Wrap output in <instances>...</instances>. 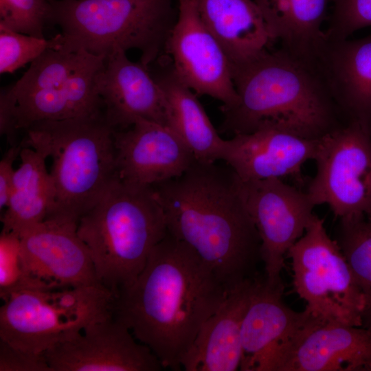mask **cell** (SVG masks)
<instances>
[{"label": "cell", "instance_id": "15", "mask_svg": "<svg viewBox=\"0 0 371 371\" xmlns=\"http://www.w3.org/2000/svg\"><path fill=\"white\" fill-rule=\"evenodd\" d=\"M77 228L76 221L52 217L19 235L27 268L49 289L102 286Z\"/></svg>", "mask_w": 371, "mask_h": 371}, {"label": "cell", "instance_id": "31", "mask_svg": "<svg viewBox=\"0 0 371 371\" xmlns=\"http://www.w3.org/2000/svg\"><path fill=\"white\" fill-rule=\"evenodd\" d=\"M0 371H52L43 354L23 350L0 339Z\"/></svg>", "mask_w": 371, "mask_h": 371}, {"label": "cell", "instance_id": "25", "mask_svg": "<svg viewBox=\"0 0 371 371\" xmlns=\"http://www.w3.org/2000/svg\"><path fill=\"white\" fill-rule=\"evenodd\" d=\"M8 205L1 215L3 231L18 235L43 221L54 210L56 193L47 157L22 146Z\"/></svg>", "mask_w": 371, "mask_h": 371}, {"label": "cell", "instance_id": "20", "mask_svg": "<svg viewBox=\"0 0 371 371\" xmlns=\"http://www.w3.org/2000/svg\"><path fill=\"white\" fill-rule=\"evenodd\" d=\"M315 65L346 122L371 131V34L325 42Z\"/></svg>", "mask_w": 371, "mask_h": 371}, {"label": "cell", "instance_id": "4", "mask_svg": "<svg viewBox=\"0 0 371 371\" xmlns=\"http://www.w3.org/2000/svg\"><path fill=\"white\" fill-rule=\"evenodd\" d=\"M77 231L89 249L98 282L115 298L133 283L168 234L153 187L118 177L79 219Z\"/></svg>", "mask_w": 371, "mask_h": 371}, {"label": "cell", "instance_id": "22", "mask_svg": "<svg viewBox=\"0 0 371 371\" xmlns=\"http://www.w3.org/2000/svg\"><path fill=\"white\" fill-rule=\"evenodd\" d=\"M285 371H371V329L323 324L304 339Z\"/></svg>", "mask_w": 371, "mask_h": 371}, {"label": "cell", "instance_id": "32", "mask_svg": "<svg viewBox=\"0 0 371 371\" xmlns=\"http://www.w3.org/2000/svg\"><path fill=\"white\" fill-rule=\"evenodd\" d=\"M22 145L14 144L5 153L0 161V210L6 208L11 193L14 173V162L19 157Z\"/></svg>", "mask_w": 371, "mask_h": 371}, {"label": "cell", "instance_id": "16", "mask_svg": "<svg viewBox=\"0 0 371 371\" xmlns=\"http://www.w3.org/2000/svg\"><path fill=\"white\" fill-rule=\"evenodd\" d=\"M116 172L128 183L153 186L180 176L196 159L166 125L139 120L114 131Z\"/></svg>", "mask_w": 371, "mask_h": 371}, {"label": "cell", "instance_id": "10", "mask_svg": "<svg viewBox=\"0 0 371 371\" xmlns=\"http://www.w3.org/2000/svg\"><path fill=\"white\" fill-rule=\"evenodd\" d=\"M306 192L341 218H371V131L349 121L319 139Z\"/></svg>", "mask_w": 371, "mask_h": 371}, {"label": "cell", "instance_id": "21", "mask_svg": "<svg viewBox=\"0 0 371 371\" xmlns=\"http://www.w3.org/2000/svg\"><path fill=\"white\" fill-rule=\"evenodd\" d=\"M153 63L155 66L150 72L163 94L167 126L196 160H221L225 139L214 128L196 93L177 75L168 55H161Z\"/></svg>", "mask_w": 371, "mask_h": 371}, {"label": "cell", "instance_id": "9", "mask_svg": "<svg viewBox=\"0 0 371 371\" xmlns=\"http://www.w3.org/2000/svg\"><path fill=\"white\" fill-rule=\"evenodd\" d=\"M293 285L305 309L324 323L361 326L363 294L338 243L316 214L289 249Z\"/></svg>", "mask_w": 371, "mask_h": 371}, {"label": "cell", "instance_id": "23", "mask_svg": "<svg viewBox=\"0 0 371 371\" xmlns=\"http://www.w3.org/2000/svg\"><path fill=\"white\" fill-rule=\"evenodd\" d=\"M199 15L232 66L269 49L274 40L252 0H196Z\"/></svg>", "mask_w": 371, "mask_h": 371}, {"label": "cell", "instance_id": "7", "mask_svg": "<svg viewBox=\"0 0 371 371\" xmlns=\"http://www.w3.org/2000/svg\"><path fill=\"white\" fill-rule=\"evenodd\" d=\"M62 48L107 56L135 49L150 66L165 54L177 18V0H50Z\"/></svg>", "mask_w": 371, "mask_h": 371}, {"label": "cell", "instance_id": "19", "mask_svg": "<svg viewBox=\"0 0 371 371\" xmlns=\"http://www.w3.org/2000/svg\"><path fill=\"white\" fill-rule=\"evenodd\" d=\"M262 278H248L229 290L218 308L200 328L181 360V368L186 371L240 368L243 322Z\"/></svg>", "mask_w": 371, "mask_h": 371}, {"label": "cell", "instance_id": "2", "mask_svg": "<svg viewBox=\"0 0 371 371\" xmlns=\"http://www.w3.org/2000/svg\"><path fill=\"white\" fill-rule=\"evenodd\" d=\"M196 159L182 175L153 186L168 232L192 248L229 291L258 275L261 241L227 166Z\"/></svg>", "mask_w": 371, "mask_h": 371}, {"label": "cell", "instance_id": "6", "mask_svg": "<svg viewBox=\"0 0 371 371\" xmlns=\"http://www.w3.org/2000/svg\"><path fill=\"white\" fill-rule=\"evenodd\" d=\"M105 58L85 50H46L1 91V135L13 145L16 133L34 124L103 115L97 78Z\"/></svg>", "mask_w": 371, "mask_h": 371}, {"label": "cell", "instance_id": "26", "mask_svg": "<svg viewBox=\"0 0 371 371\" xmlns=\"http://www.w3.org/2000/svg\"><path fill=\"white\" fill-rule=\"evenodd\" d=\"M363 294L361 326L371 329V224L366 217L339 219L337 238Z\"/></svg>", "mask_w": 371, "mask_h": 371}, {"label": "cell", "instance_id": "33", "mask_svg": "<svg viewBox=\"0 0 371 371\" xmlns=\"http://www.w3.org/2000/svg\"><path fill=\"white\" fill-rule=\"evenodd\" d=\"M368 220H369V221H370V223L371 224V218H370V219H368Z\"/></svg>", "mask_w": 371, "mask_h": 371}, {"label": "cell", "instance_id": "14", "mask_svg": "<svg viewBox=\"0 0 371 371\" xmlns=\"http://www.w3.org/2000/svg\"><path fill=\"white\" fill-rule=\"evenodd\" d=\"M113 314L43 353L52 371H158L157 357Z\"/></svg>", "mask_w": 371, "mask_h": 371}, {"label": "cell", "instance_id": "3", "mask_svg": "<svg viewBox=\"0 0 371 371\" xmlns=\"http://www.w3.org/2000/svg\"><path fill=\"white\" fill-rule=\"evenodd\" d=\"M232 76L238 100L221 107V133L269 126L318 140L347 122L315 65L281 47L232 66Z\"/></svg>", "mask_w": 371, "mask_h": 371}, {"label": "cell", "instance_id": "5", "mask_svg": "<svg viewBox=\"0 0 371 371\" xmlns=\"http://www.w3.org/2000/svg\"><path fill=\"white\" fill-rule=\"evenodd\" d=\"M25 131L21 145L52 159L56 199L47 218L78 223L117 177L115 129L102 115L40 122Z\"/></svg>", "mask_w": 371, "mask_h": 371}, {"label": "cell", "instance_id": "18", "mask_svg": "<svg viewBox=\"0 0 371 371\" xmlns=\"http://www.w3.org/2000/svg\"><path fill=\"white\" fill-rule=\"evenodd\" d=\"M106 121L115 130L139 120L167 126L161 90L149 67L129 60L125 52L106 56L97 78Z\"/></svg>", "mask_w": 371, "mask_h": 371}, {"label": "cell", "instance_id": "1", "mask_svg": "<svg viewBox=\"0 0 371 371\" xmlns=\"http://www.w3.org/2000/svg\"><path fill=\"white\" fill-rule=\"evenodd\" d=\"M229 291L192 248L168 232L133 283L115 298L113 315L164 368L179 370L200 328Z\"/></svg>", "mask_w": 371, "mask_h": 371}, {"label": "cell", "instance_id": "30", "mask_svg": "<svg viewBox=\"0 0 371 371\" xmlns=\"http://www.w3.org/2000/svg\"><path fill=\"white\" fill-rule=\"evenodd\" d=\"M332 9L325 38L338 41L371 26V0H331Z\"/></svg>", "mask_w": 371, "mask_h": 371}, {"label": "cell", "instance_id": "12", "mask_svg": "<svg viewBox=\"0 0 371 371\" xmlns=\"http://www.w3.org/2000/svg\"><path fill=\"white\" fill-rule=\"evenodd\" d=\"M284 286H271L263 276L252 297L241 330L242 371H285L308 335L325 324L304 309L289 308Z\"/></svg>", "mask_w": 371, "mask_h": 371}, {"label": "cell", "instance_id": "8", "mask_svg": "<svg viewBox=\"0 0 371 371\" xmlns=\"http://www.w3.org/2000/svg\"><path fill=\"white\" fill-rule=\"evenodd\" d=\"M0 339L25 351L43 354L113 314L115 297L102 286L22 290L2 299Z\"/></svg>", "mask_w": 371, "mask_h": 371}, {"label": "cell", "instance_id": "24", "mask_svg": "<svg viewBox=\"0 0 371 371\" xmlns=\"http://www.w3.org/2000/svg\"><path fill=\"white\" fill-rule=\"evenodd\" d=\"M281 48L314 63L325 42L322 24L330 0H252Z\"/></svg>", "mask_w": 371, "mask_h": 371}, {"label": "cell", "instance_id": "27", "mask_svg": "<svg viewBox=\"0 0 371 371\" xmlns=\"http://www.w3.org/2000/svg\"><path fill=\"white\" fill-rule=\"evenodd\" d=\"M50 290L37 280L23 259L19 236L1 230L0 236V296L22 290Z\"/></svg>", "mask_w": 371, "mask_h": 371}, {"label": "cell", "instance_id": "13", "mask_svg": "<svg viewBox=\"0 0 371 371\" xmlns=\"http://www.w3.org/2000/svg\"><path fill=\"white\" fill-rule=\"evenodd\" d=\"M178 13L166 47L172 67L196 94L229 107L238 100L232 65L223 49L203 22L196 0H177Z\"/></svg>", "mask_w": 371, "mask_h": 371}, {"label": "cell", "instance_id": "29", "mask_svg": "<svg viewBox=\"0 0 371 371\" xmlns=\"http://www.w3.org/2000/svg\"><path fill=\"white\" fill-rule=\"evenodd\" d=\"M52 24L50 0H0V25L39 38Z\"/></svg>", "mask_w": 371, "mask_h": 371}, {"label": "cell", "instance_id": "28", "mask_svg": "<svg viewBox=\"0 0 371 371\" xmlns=\"http://www.w3.org/2000/svg\"><path fill=\"white\" fill-rule=\"evenodd\" d=\"M63 45L60 33L51 38L22 34L0 25V72L12 74L49 49Z\"/></svg>", "mask_w": 371, "mask_h": 371}, {"label": "cell", "instance_id": "17", "mask_svg": "<svg viewBox=\"0 0 371 371\" xmlns=\"http://www.w3.org/2000/svg\"><path fill=\"white\" fill-rule=\"evenodd\" d=\"M319 142L263 126L225 139L221 160L243 181L291 177L303 183L302 166L314 160Z\"/></svg>", "mask_w": 371, "mask_h": 371}, {"label": "cell", "instance_id": "11", "mask_svg": "<svg viewBox=\"0 0 371 371\" xmlns=\"http://www.w3.org/2000/svg\"><path fill=\"white\" fill-rule=\"evenodd\" d=\"M238 188L260 238L265 282L271 286H284V255L304 234L315 215V205L306 191L278 178L238 179Z\"/></svg>", "mask_w": 371, "mask_h": 371}]
</instances>
